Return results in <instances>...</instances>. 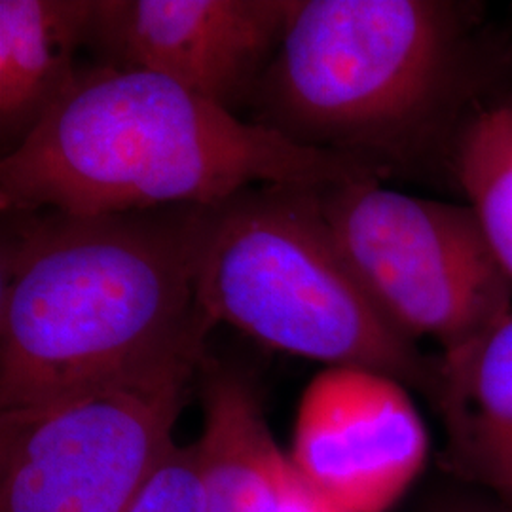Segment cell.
<instances>
[{"label": "cell", "instance_id": "6da1fadb", "mask_svg": "<svg viewBox=\"0 0 512 512\" xmlns=\"http://www.w3.org/2000/svg\"><path fill=\"white\" fill-rule=\"evenodd\" d=\"M203 207L2 213L0 410L103 384L215 323L196 293Z\"/></svg>", "mask_w": 512, "mask_h": 512}, {"label": "cell", "instance_id": "7a4b0ae2", "mask_svg": "<svg viewBox=\"0 0 512 512\" xmlns=\"http://www.w3.org/2000/svg\"><path fill=\"white\" fill-rule=\"evenodd\" d=\"M482 14L452 0H291L253 122L384 179L446 165L459 126L492 97Z\"/></svg>", "mask_w": 512, "mask_h": 512}, {"label": "cell", "instance_id": "3957f363", "mask_svg": "<svg viewBox=\"0 0 512 512\" xmlns=\"http://www.w3.org/2000/svg\"><path fill=\"white\" fill-rule=\"evenodd\" d=\"M372 167L300 147L158 74L82 67L0 162V211L110 215L209 207L260 184L330 186ZM384 179V177H382Z\"/></svg>", "mask_w": 512, "mask_h": 512}, {"label": "cell", "instance_id": "277c9868", "mask_svg": "<svg viewBox=\"0 0 512 512\" xmlns=\"http://www.w3.org/2000/svg\"><path fill=\"white\" fill-rule=\"evenodd\" d=\"M325 188L260 184L203 207L196 251L203 313L268 348L378 370L435 401L439 359L421 353L365 293L332 236Z\"/></svg>", "mask_w": 512, "mask_h": 512}, {"label": "cell", "instance_id": "5b68a950", "mask_svg": "<svg viewBox=\"0 0 512 512\" xmlns=\"http://www.w3.org/2000/svg\"><path fill=\"white\" fill-rule=\"evenodd\" d=\"M207 340L109 382L0 410V512H126L165 452Z\"/></svg>", "mask_w": 512, "mask_h": 512}, {"label": "cell", "instance_id": "8992f818", "mask_svg": "<svg viewBox=\"0 0 512 512\" xmlns=\"http://www.w3.org/2000/svg\"><path fill=\"white\" fill-rule=\"evenodd\" d=\"M363 175L321 192L349 268L406 338L442 355L471 346L512 313V281L469 205L416 198Z\"/></svg>", "mask_w": 512, "mask_h": 512}, {"label": "cell", "instance_id": "52a82bcc", "mask_svg": "<svg viewBox=\"0 0 512 512\" xmlns=\"http://www.w3.org/2000/svg\"><path fill=\"white\" fill-rule=\"evenodd\" d=\"M291 0H97V65L158 74L224 109L251 103Z\"/></svg>", "mask_w": 512, "mask_h": 512}, {"label": "cell", "instance_id": "ba28073f", "mask_svg": "<svg viewBox=\"0 0 512 512\" xmlns=\"http://www.w3.org/2000/svg\"><path fill=\"white\" fill-rule=\"evenodd\" d=\"M429 435L408 387L361 366H327L300 397L291 463L351 512H387L420 476Z\"/></svg>", "mask_w": 512, "mask_h": 512}, {"label": "cell", "instance_id": "9c48e42d", "mask_svg": "<svg viewBox=\"0 0 512 512\" xmlns=\"http://www.w3.org/2000/svg\"><path fill=\"white\" fill-rule=\"evenodd\" d=\"M433 403L452 469L512 512V313L471 346L440 355Z\"/></svg>", "mask_w": 512, "mask_h": 512}, {"label": "cell", "instance_id": "30bf717a", "mask_svg": "<svg viewBox=\"0 0 512 512\" xmlns=\"http://www.w3.org/2000/svg\"><path fill=\"white\" fill-rule=\"evenodd\" d=\"M198 385L207 512H281L293 465L275 444L251 378L205 355Z\"/></svg>", "mask_w": 512, "mask_h": 512}, {"label": "cell", "instance_id": "8fae6325", "mask_svg": "<svg viewBox=\"0 0 512 512\" xmlns=\"http://www.w3.org/2000/svg\"><path fill=\"white\" fill-rule=\"evenodd\" d=\"M97 0H0V141L10 154L67 95Z\"/></svg>", "mask_w": 512, "mask_h": 512}, {"label": "cell", "instance_id": "7c38bea8", "mask_svg": "<svg viewBox=\"0 0 512 512\" xmlns=\"http://www.w3.org/2000/svg\"><path fill=\"white\" fill-rule=\"evenodd\" d=\"M446 167L512 281V97H488L459 126Z\"/></svg>", "mask_w": 512, "mask_h": 512}, {"label": "cell", "instance_id": "4fadbf2b", "mask_svg": "<svg viewBox=\"0 0 512 512\" xmlns=\"http://www.w3.org/2000/svg\"><path fill=\"white\" fill-rule=\"evenodd\" d=\"M126 512H207L198 440L173 444Z\"/></svg>", "mask_w": 512, "mask_h": 512}, {"label": "cell", "instance_id": "5bb4252c", "mask_svg": "<svg viewBox=\"0 0 512 512\" xmlns=\"http://www.w3.org/2000/svg\"><path fill=\"white\" fill-rule=\"evenodd\" d=\"M293 465V463H291ZM281 512H351L319 492L315 486L291 467L287 488L281 503Z\"/></svg>", "mask_w": 512, "mask_h": 512}, {"label": "cell", "instance_id": "9a60e30c", "mask_svg": "<svg viewBox=\"0 0 512 512\" xmlns=\"http://www.w3.org/2000/svg\"><path fill=\"white\" fill-rule=\"evenodd\" d=\"M429 512H511L499 503H486V501H476V499H444L439 501Z\"/></svg>", "mask_w": 512, "mask_h": 512}]
</instances>
